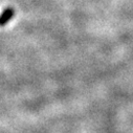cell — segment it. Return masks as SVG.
<instances>
[{
  "label": "cell",
  "instance_id": "6da1fadb",
  "mask_svg": "<svg viewBox=\"0 0 133 133\" xmlns=\"http://www.w3.org/2000/svg\"><path fill=\"white\" fill-rule=\"evenodd\" d=\"M15 15V10L13 8H6L2 11L1 15H0V26L6 25L14 17Z\"/></svg>",
  "mask_w": 133,
  "mask_h": 133
}]
</instances>
